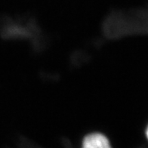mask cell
I'll return each mask as SVG.
<instances>
[{
  "label": "cell",
  "instance_id": "6da1fadb",
  "mask_svg": "<svg viewBox=\"0 0 148 148\" xmlns=\"http://www.w3.org/2000/svg\"><path fill=\"white\" fill-rule=\"evenodd\" d=\"M80 148H113V147L107 135L95 132L84 136Z\"/></svg>",
  "mask_w": 148,
  "mask_h": 148
},
{
  "label": "cell",
  "instance_id": "7a4b0ae2",
  "mask_svg": "<svg viewBox=\"0 0 148 148\" xmlns=\"http://www.w3.org/2000/svg\"><path fill=\"white\" fill-rule=\"evenodd\" d=\"M144 136H145V138H146L148 142V124L147 125L145 129H144Z\"/></svg>",
  "mask_w": 148,
  "mask_h": 148
}]
</instances>
